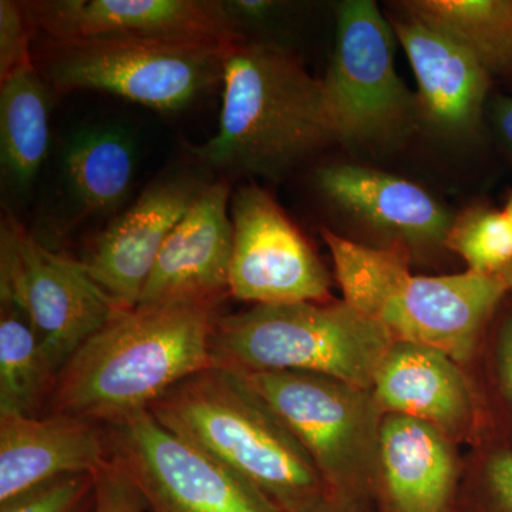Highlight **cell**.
<instances>
[{"label": "cell", "mask_w": 512, "mask_h": 512, "mask_svg": "<svg viewBox=\"0 0 512 512\" xmlns=\"http://www.w3.org/2000/svg\"><path fill=\"white\" fill-rule=\"evenodd\" d=\"M410 18L453 37L490 74H512V0H413Z\"/></svg>", "instance_id": "22"}, {"label": "cell", "mask_w": 512, "mask_h": 512, "mask_svg": "<svg viewBox=\"0 0 512 512\" xmlns=\"http://www.w3.org/2000/svg\"><path fill=\"white\" fill-rule=\"evenodd\" d=\"M343 298L390 333L394 342L470 359L477 340L508 292L498 275L467 271L413 275L406 245L375 248L323 229Z\"/></svg>", "instance_id": "4"}, {"label": "cell", "mask_w": 512, "mask_h": 512, "mask_svg": "<svg viewBox=\"0 0 512 512\" xmlns=\"http://www.w3.org/2000/svg\"><path fill=\"white\" fill-rule=\"evenodd\" d=\"M490 116L495 136L512 158V96L495 97Z\"/></svg>", "instance_id": "29"}, {"label": "cell", "mask_w": 512, "mask_h": 512, "mask_svg": "<svg viewBox=\"0 0 512 512\" xmlns=\"http://www.w3.org/2000/svg\"><path fill=\"white\" fill-rule=\"evenodd\" d=\"M94 512H147V501L136 481L116 461L110 460L94 473Z\"/></svg>", "instance_id": "27"}, {"label": "cell", "mask_w": 512, "mask_h": 512, "mask_svg": "<svg viewBox=\"0 0 512 512\" xmlns=\"http://www.w3.org/2000/svg\"><path fill=\"white\" fill-rule=\"evenodd\" d=\"M57 372L29 320L16 306L0 302V414L45 416Z\"/></svg>", "instance_id": "23"}, {"label": "cell", "mask_w": 512, "mask_h": 512, "mask_svg": "<svg viewBox=\"0 0 512 512\" xmlns=\"http://www.w3.org/2000/svg\"><path fill=\"white\" fill-rule=\"evenodd\" d=\"M229 295L255 305L328 302L330 275L278 202L258 185L232 195Z\"/></svg>", "instance_id": "11"}, {"label": "cell", "mask_w": 512, "mask_h": 512, "mask_svg": "<svg viewBox=\"0 0 512 512\" xmlns=\"http://www.w3.org/2000/svg\"><path fill=\"white\" fill-rule=\"evenodd\" d=\"M488 500L493 512H512V453L495 454L485 468Z\"/></svg>", "instance_id": "28"}, {"label": "cell", "mask_w": 512, "mask_h": 512, "mask_svg": "<svg viewBox=\"0 0 512 512\" xmlns=\"http://www.w3.org/2000/svg\"><path fill=\"white\" fill-rule=\"evenodd\" d=\"M448 248L463 256L468 271L498 275L512 262V221L507 212L473 207L454 218Z\"/></svg>", "instance_id": "24"}, {"label": "cell", "mask_w": 512, "mask_h": 512, "mask_svg": "<svg viewBox=\"0 0 512 512\" xmlns=\"http://www.w3.org/2000/svg\"><path fill=\"white\" fill-rule=\"evenodd\" d=\"M311 457L330 497L365 490L379 463V407L372 390L296 370L239 373Z\"/></svg>", "instance_id": "7"}, {"label": "cell", "mask_w": 512, "mask_h": 512, "mask_svg": "<svg viewBox=\"0 0 512 512\" xmlns=\"http://www.w3.org/2000/svg\"><path fill=\"white\" fill-rule=\"evenodd\" d=\"M228 47L133 37L50 42L37 70L57 92H106L173 113L222 83Z\"/></svg>", "instance_id": "6"}, {"label": "cell", "mask_w": 512, "mask_h": 512, "mask_svg": "<svg viewBox=\"0 0 512 512\" xmlns=\"http://www.w3.org/2000/svg\"><path fill=\"white\" fill-rule=\"evenodd\" d=\"M504 211L507 212L508 217H510L512 221V195L510 200H508L507 207L504 208Z\"/></svg>", "instance_id": "33"}, {"label": "cell", "mask_w": 512, "mask_h": 512, "mask_svg": "<svg viewBox=\"0 0 512 512\" xmlns=\"http://www.w3.org/2000/svg\"><path fill=\"white\" fill-rule=\"evenodd\" d=\"M106 429L110 458L136 481L147 512H281L148 410Z\"/></svg>", "instance_id": "10"}, {"label": "cell", "mask_w": 512, "mask_h": 512, "mask_svg": "<svg viewBox=\"0 0 512 512\" xmlns=\"http://www.w3.org/2000/svg\"><path fill=\"white\" fill-rule=\"evenodd\" d=\"M49 86L35 66L0 86V171L3 188L19 200L33 191L49 151Z\"/></svg>", "instance_id": "21"}, {"label": "cell", "mask_w": 512, "mask_h": 512, "mask_svg": "<svg viewBox=\"0 0 512 512\" xmlns=\"http://www.w3.org/2000/svg\"><path fill=\"white\" fill-rule=\"evenodd\" d=\"M30 19L25 6L12 0L0 2V79L28 69L32 62L29 49Z\"/></svg>", "instance_id": "26"}, {"label": "cell", "mask_w": 512, "mask_h": 512, "mask_svg": "<svg viewBox=\"0 0 512 512\" xmlns=\"http://www.w3.org/2000/svg\"><path fill=\"white\" fill-rule=\"evenodd\" d=\"M204 187L187 175L161 178L96 239L83 262L121 311L136 308L165 239Z\"/></svg>", "instance_id": "13"}, {"label": "cell", "mask_w": 512, "mask_h": 512, "mask_svg": "<svg viewBox=\"0 0 512 512\" xmlns=\"http://www.w3.org/2000/svg\"><path fill=\"white\" fill-rule=\"evenodd\" d=\"M222 303L168 302L116 313L62 367L46 414L109 426L146 412L178 383L214 366L211 338Z\"/></svg>", "instance_id": "1"}, {"label": "cell", "mask_w": 512, "mask_h": 512, "mask_svg": "<svg viewBox=\"0 0 512 512\" xmlns=\"http://www.w3.org/2000/svg\"><path fill=\"white\" fill-rule=\"evenodd\" d=\"M379 467L394 512H446L456 466L433 424L389 414L380 423Z\"/></svg>", "instance_id": "20"}, {"label": "cell", "mask_w": 512, "mask_h": 512, "mask_svg": "<svg viewBox=\"0 0 512 512\" xmlns=\"http://www.w3.org/2000/svg\"><path fill=\"white\" fill-rule=\"evenodd\" d=\"M25 8L50 42L133 37L231 46L244 37L222 2L210 0H43Z\"/></svg>", "instance_id": "12"}, {"label": "cell", "mask_w": 512, "mask_h": 512, "mask_svg": "<svg viewBox=\"0 0 512 512\" xmlns=\"http://www.w3.org/2000/svg\"><path fill=\"white\" fill-rule=\"evenodd\" d=\"M94 508V473L56 478L0 504V512H94Z\"/></svg>", "instance_id": "25"}, {"label": "cell", "mask_w": 512, "mask_h": 512, "mask_svg": "<svg viewBox=\"0 0 512 512\" xmlns=\"http://www.w3.org/2000/svg\"><path fill=\"white\" fill-rule=\"evenodd\" d=\"M0 302L26 316L57 375L121 311L83 261L46 248L10 217L0 231Z\"/></svg>", "instance_id": "9"}, {"label": "cell", "mask_w": 512, "mask_h": 512, "mask_svg": "<svg viewBox=\"0 0 512 512\" xmlns=\"http://www.w3.org/2000/svg\"><path fill=\"white\" fill-rule=\"evenodd\" d=\"M394 30L372 0L336 6V37L325 86L336 140L376 143L406 133L420 114L394 64Z\"/></svg>", "instance_id": "8"}, {"label": "cell", "mask_w": 512, "mask_h": 512, "mask_svg": "<svg viewBox=\"0 0 512 512\" xmlns=\"http://www.w3.org/2000/svg\"><path fill=\"white\" fill-rule=\"evenodd\" d=\"M393 343L380 323L346 301L255 305L218 318L211 359L238 373L296 370L372 390Z\"/></svg>", "instance_id": "5"}, {"label": "cell", "mask_w": 512, "mask_h": 512, "mask_svg": "<svg viewBox=\"0 0 512 512\" xmlns=\"http://www.w3.org/2000/svg\"><path fill=\"white\" fill-rule=\"evenodd\" d=\"M372 394L382 412L413 417L443 431L457 430L470 417L464 377L441 350L394 342L377 369Z\"/></svg>", "instance_id": "18"}, {"label": "cell", "mask_w": 512, "mask_h": 512, "mask_svg": "<svg viewBox=\"0 0 512 512\" xmlns=\"http://www.w3.org/2000/svg\"><path fill=\"white\" fill-rule=\"evenodd\" d=\"M498 367L505 392L512 400V318L505 323L501 332Z\"/></svg>", "instance_id": "30"}, {"label": "cell", "mask_w": 512, "mask_h": 512, "mask_svg": "<svg viewBox=\"0 0 512 512\" xmlns=\"http://www.w3.org/2000/svg\"><path fill=\"white\" fill-rule=\"evenodd\" d=\"M110 460L106 426L64 414H0V504Z\"/></svg>", "instance_id": "15"}, {"label": "cell", "mask_w": 512, "mask_h": 512, "mask_svg": "<svg viewBox=\"0 0 512 512\" xmlns=\"http://www.w3.org/2000/svg\"><path fill=\"white\" fill-rule=\"evenodd\" d=\"M392 26L416 76L420 114L444 133L473 134L491 74L466 47L421 20L409 16Z\"/></svg>", "instance_id": "16"}, {"label": "cell", "mask_w": 512, "mask_h": 512, "mask_svg": "<svg viewBox=\"0 0 512 512\" xmlns=\"http://www.w3.org/2000/svg\"><path fill=\"white\" fill-rule=\"evenodd\" d=\"M227 180L205 185L165 239L138 305L225 299L234 228Z\"/></svg>", "instance_id": "14"}, {"label": "cell", "mask_w": 512, "mask_h": 512, "mask_svg": "<svg viewBox=\"0 0 512 512\" xmlns=\"http://www.w3.org/2000/svg\"><path fill=\"white\" fill-rule=\"evenodd\" d=\"M318 183L342 210L403 245L444 244L456 218L420 185L362 165H329Z\"/></svg>", "instance_id": "17"}, {"label": "cell", "mask_w": 512, "mask_h": 512, "mask_svg": "<svg viewBox=\"0 0 512 512\" xmlns=\"http://www.w3.org/2000/svg\"><path fill=\"white\" fill-rule=\"evenodd\" d=\"M148 412L281 512H315L332 498L299 441L234 370H201L168 390Z\"/></svg>", "instance_id": "3"}, {"label": "cell", "mask_w": 512, "mask_h": 512, "mask_svg": "<svg viewBox=\"0 0 512 512\" xmlns=\"http://www.w3.org/2000/svg\"><path fill=\"white\" fill-rule=\"evenodd\" d=\"M59 167L60 188L74 221L113 214L136 178L134 131L120 121L77 128L64 140Z\"/></svg>", "instance_id": "19"}, {"label": "cell", "mask_w": 512, "mask_h": 512, "mask_svg": "<svg viewBox=\"0 0 512 512\" xmlns=\"http://www.w3.org/2000/svg\"><path fill=\"white\" fill-rule=\"evenodd\" d=\"M315 512H357L356 507L350 504L349 500H340V498H329L322 507Z\"/></svg>", "instance_id": "31"}, {"label": "cell", "mask_w": 512, "mask_h": 512, "mask_svg": "<svg viewBox=\"0 0 512 512\" xmlns=\"http://www.w3.org/2000/svg\"><path fill=\"white\" fill-rule=\"evenodd\" d=\"M498 278L504 282L505 288H507L508 291H512V262L498 274Z\"/></svg>", "instance_id": "32"}, {"label": "cell", "mask_w": 512, "mask_h": 512, "mask_svg": "<svg viewBox=\"0 0 512 512\" xmlns=\"http://www.w3.org/2000/svg\"><path fill=\"white\" fill-rule=\"evenodd\" d=\"M222 83L217 133L195 150L208 167L278 177L336 140L322 80L274 40L232 43Z\"/></svg>", "instance_id": "2"}]
</instances>
